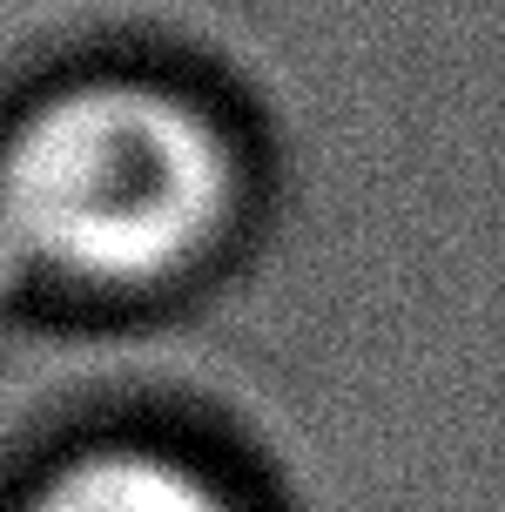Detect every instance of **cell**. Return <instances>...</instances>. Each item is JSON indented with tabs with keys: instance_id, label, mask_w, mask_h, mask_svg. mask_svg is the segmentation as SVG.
Here are the masks:
<instances>
[{
	"instance_id": "1",
	"label": "cell",
	"mask_w": 505,
	"mask_h": 512,
	"mask_svg": "<svg viewBox=\"0 0 505 512\" xmlns=\"http://www.w3.org/2000/svg\"><path fill=\"white\" fill-rule=\"evenodd\" d=\"M236 209V155L209 108L162 81L48 95L0 149V256L75 283H155Z\"/></svg>"
},
{
	"instance_id": "2",
	"label": "cell",
	"mask_w": 505,
	"mask_h": 512,
	"mask_svg": "<svg viewBox=\"0 0 505 512\" xmlns=\"http://www.w3.org/2000/svg\"><path fill=\"white\" fill-rule=\"evenodd\" d=\"M27 512H223V499L196 472L155 452H95V459L54 472L27 499Z\"/></svg>"
}]
</instances>
